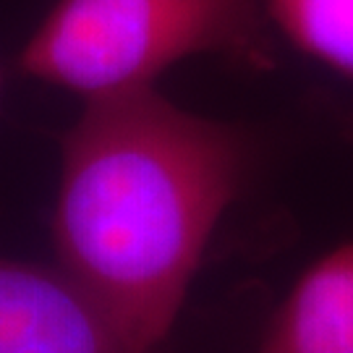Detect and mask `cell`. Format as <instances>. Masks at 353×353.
I'll use <instances>...</instances> for the list:
<instances>
[{
	"label": "cell",
	"instance_id": "obj_3",
	"mask_svg": "<svg viewBox=\"0 0 353 353\" xmlns=\"http://www.w3.org/2000/svg\"><path fill=\"white\" fill-rule=\"evenodd\" d=\"M0 353H131L113 319L61 267L0 256Z\"/></svg>",
	"mask_w": 353,
	"mask_h": 353
},
{
	"label": "cell",
	"instance_id": "obj_5",
	"mask_svg": "<svg viewBox=\"0 0 353 353\" xmlns=\"http://www.w3.org/2000/svg\"><path fill=\"white\" fill-rule=\"evenodd\" d=\"M262 8L288 45L353 79V0H262Z\"/></svg>",
	"mask_w": 353,
	"mask_h": 353
},
{
	"label": "cell",
	"instance_id": "obj_7",
	"mask_svg": "<svg viewBox=\"0 0 353 353\" xmlns=\"http://www.w3.org/2000/svg\"><path fill=\"white\" fill-rule=\"evenodd\" d=\"M0 87H3V79H0Z\"/></svg>",
	"mask_w": 353,
	"mask_h": 353
},
{
	"label": "cell",
	"instance_id": "obj_4",
	"mask_svg": "<svg viewBox=\"0 0 353 353\" xmlns=\"http://www.w3.org/2000/svg\"><path fill=\"white\" fill-rule=\"evenodd\" d=\"M259 353H353V241L303 270L270 319Z\"/></svg>",
	"mask_w": 353,
	"mask_h": 353
},
{
	"label": "cell",
	"instance_id": "obj_1",
	"mask_svg": "<svg viewBox=\"0 0 353 353\" xmlns=\"http://www.w3.org/2000/svg\"><path fill=\"white\" fill-rule=\"evenodd\" d=\"M249 165L243 128L157 87L84 100L61 141L52 243L131 353L168 338Z\"/></svg>",
	"mask_w": 353,
	"mask_h": 353
},
{
	"label": "cell",
	"instance_id": "obj_2",
	"mask_svg": "<svg viewBox=\"0 0 353 353\" xmlns=\"http://www.w3.org/2000/svg\"><path fill=\"white\" fill-rule=\"evenodd\" d=\"M199 55L275 68L262 0H55L16 65L92 100L154 87L168 68Z\"/></svg>",
	"mask_w": 353,
	"mask_h": 353
},
{
	"label": "cell",
	"instance_id": "obj_6",
	"mask_svg": "<svg viewBox=\"0 0 353 353\" xmlns=\"http://www.w3.org/2000/svg\"><path fill=\"white\" fill-rule=\"evenodd\" d=\"M343 131H345V139H348L353 144V108L348 110L345 121H343Z\"/></svg>",
	"mask_w": 353,
	"mask_h": 353
}]
</instances>
